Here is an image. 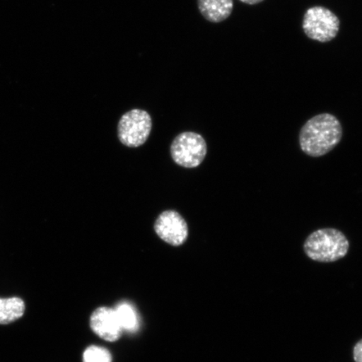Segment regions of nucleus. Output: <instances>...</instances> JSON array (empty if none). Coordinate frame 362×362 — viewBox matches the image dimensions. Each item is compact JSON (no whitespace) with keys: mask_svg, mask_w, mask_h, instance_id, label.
Returning a JSON list of instances; mask_svg holds the SVG:
<instances>
[{"mask_svg":"<svg viewBox=\"0 0 362 362\" xmlns=\"http://www.w3.org/2000/svg\"><path fill=\"white\" fill-rule=\"evenodd\" d=\"M175 164L184 168H197L205 160L207 144L201 134L185 132L176 136L170 146Z\"/></svg>","mask_w":362,"mask_h":362,"instance_id":"nucleus-4","label":"nucleus"},{"mask_svg":"<svg viewBox=\"0 0 362 362\" xmlns=\"http://www.w3.org/2000/svg\"><path fill=\"white\" fill-rule=\"evenodd\" d=\"M199 11L208 21H226L233 11V0H197Z\"/></svg>","mask_w":362,"mask_h":362,"instance_id":"nucleus-8","label":"nucleus"},{"mask_svg":"<svg viewBox=\"0 0 362 362\" xmlns=\"http://www.w3.org/2000/svg\"><path fill=\"white\" fill-rule=\"evenodd\" d=\"M115 310L122 329L129 332H135L139 329V316L132 305L128 302H122Z\"/></svg>","mask_w":362,"mask_h":362,"instance_id":"nucleus-10","label":"nucleus"},{"mask_svg":"<svg viewBox=\"0 0 362 362\" xmlns=\"http://www.w3.org/2000/svg\"><path fill=\"white\" fill-rule=\"evenodd\" d=\"M25 311L24 300L19 297L0 298V325H8L22 318Z\"/></svg>","mask_w":362,"mask_h":362,"instance_id":"nucleus-9","label":"nucleus"},{"mask_svg":"<svg viewBox=\"0 0 362 362\" xmlns=\"http://www.w3.org/2000/svg\"><path fill=\"white\" fill-rule=\"evenodd\" d=\"M353 357L355 362H362V339L356 344L353 349Z\"/></svg>","mask_w":362,"mask_h":362,"instance_id":"nucleus-12","label":"nucleus"},{"mask_svg":"<svg viewBox=\"0 0 362 362\" xmlns=\"http://www.w3.org/2000/svg\"><path fill=\"white\" fill-rule=\"evenodd\" d=\"M155 232L163 241L173 247H180L187 241L189 229L187 221L174 210L163 211L153 226Z\"/></svg>","mask_w":362,"mask_h":362,"instance_id":"nucleus-6","label":"nucleus"},{"mask_svg":"<svg viewBox=\"0 0 362 362\" xmlns=\"http://www.w3.org/2000/svg\"><path fill=\"white\" fill-rule=\"evenodd\" d=\"M303 30L308 37L316 42H332L339 33V20L336 13L327 8L311 7L305 13Z\"/></svg>","mask_w":362,"mask_h":362,"instance_id":"nucleus-5","label":"nucleus"},{"mask_svg":"<svg viewBox=\"0 0 362 362\" xmlns=\"http://www.w3.org/2000/svg\"><path fill=\"white\" fill-rule=\"evenodd\" d=\"M240 1L247 4H257L264 1V0H240Z\"/></svg>","mask_w":362,"mask_h":362,"instance_id":"nucleus-13","label":"nucleus"},{"mask_svg":"<svg viewBox=\"0 0 362 362\" xmlns=\"http://www.w3.org/2000/svg\"><path fill=\"white\" fill-rule=\"evenodd\" d=\"M90 327L97 336L108 342L117 341L123 332L115 310L108 307H99L93 312Z\"/></svg>","mask_w":362,"mask_h":362,"instance_id":"nucleus-7","label":"nucleus"},{"mask_svg":"<svg viewBox=\"0 0 362 362\" xmlns=\"http://www.w3.org/2000/svg\"><path fill=\"white\" fill-rule=\"evenodd\" d=\"M83 362H112V357L106 348L90 346L83 352Z\"/></svg>","mask_w":362,"mask_h":362,"instance_id":"nucleus-11","label":"nucleus"},{"mask_svg":"<svg viewBox=\"0 0 362 362\" xmlns=\"http://www.w3.org/2000/svg\"><path fill=\"white\" fill-rule=\"evenodd\" d=\"M152 119L146 110L134 108L124 113L117 124V137L129 148L142 146L152 130Z\"/></svg>","mask_w":362,"mask_h":362,"instance_id":"nucleus-3","label":"nucleus"},{"mask_svg":"<svg viewBox=\"0 0 362 362\" xmlns=\"http://www.w3.org/2000/svg\"><path fill=\"white\" fill-rule=\"evenodd\" d=\"M343 129L337 117L321 113L308 120L300 133L302 151L318 158L333 151L341 141Z\"/></svg>","mask_w":362,"mask_h":362,"instance_id":"nucleus-1","label":"nucleus"},{"mask_svg":"<svg viewBox=\"0 0 362 362\" xmlns=\"http://www.w3.org/2000/svg\"><path fill=\"white\" fill-rule=\"evenodd\" d=\"M350 243L346 235L334 228H323L309 235L304 243L305 255L311 260L333 262L345 257Z\"/></svg>","mask_w":362,"mask_h":362,"instance_id":"nucleus-2","label":"nucleus"}]
</instances>
